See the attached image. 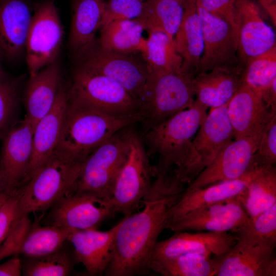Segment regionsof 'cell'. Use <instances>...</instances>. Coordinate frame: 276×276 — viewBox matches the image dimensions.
<instances>
[{
  "mask_svg": "<svg viewBox=\"0 0 276 276\" xmlns=\"http://www.w3.org/2000/svg\"><path fill=\"white\" fill-rule=\"evenodd\" d=\"M115 213L110 203L95 193L76 191L65 195L50 209L44 224L74 229L97 228Z\"/></svg>",
  "mask_w": 276,
  "mask_h": 276,
  "instance_id": "4fadbf2b",
  "label": "cell"
},
{
  "mask_svg": "<svg viewBox=\"0 0 276 276\" xmlns=\"http://www.w3.org/2000/svg\"><path fill=\"white\" fill-rule=\"evenodd\" d=\"M22 275L24 276L69 275L78 263L74 250L64 246L52 253L37 257L22 256Z\"/></svg>",
  "mask_w": 276,
  "mask_h": 276,
  "instance_id": "836d02e7",
  "label": "cell"
},
{
  "mask_svg": "<svg viewBox=\"0 0 276 276\" xmlns=\"http://www.w3.org/2000/svg\"><path fill=\"white\" fill-rule=\"evenodd\" d=\"M147 76L139 100L144 130L189 108L195 96L194 76L170 72L147 63Z\"/></svg>",
  "mask_w": 276,
  "mask_h": 276,
  "instance_id": "277c9868",
  "label": "cell"
},
{
  "mask_svg": "<svg viewBox=\"0 0 276 276\" xmlns=\"http://www.w3.org/2000/svg\"><path fill=\"white\" fill-rule=\"evenodd\" d=\"M276 164V112L265 124L254 154L251 166L261 168L275 166Z\"/></svg>",
  "mask_w": 276,
  "mask_h": 276,
  "instance_id": "74e56055",
  "label": "cell"
},
{
  "mask_svg": "<svg viewBox=\"0 0 276 276\" xmlns=\"http://www.w3.org/2000/svg\"><path fill=\"white\" fill-rule=\"evenodd\" d=\"M250 219L236 197L196 209L168 224L174 232L206 231L234 233Z\"/></svg>",
  "mask_w": 276,
  "mask_h": 276,
  "instance_id": "e0dca14e",
  "label": "cell"
},
{
  "mask_svg": "<svg viewBox=\"0 0 276 276\" xmlns=\"http://www.w3.org/2000/svg\"><path fill=\"white\" fill-rule=\"evenodd\" d=\"M183 2L176 0H146L136 19L148 32L159 31L173 42L182 21Z\"/></svg>",
  "mask_w": 276,
  "mask_h": 276,
  "instance_id": "4dcf8cb0",
  "label": "cell"
},
{
  "mask_svg": "<svg viewBox=\"0 0 276 276\" xmlns=\"http://www.w3.org/2000/svg\"><path fill=\"white\" fill-rule=\"evenodd\" d=\"M120 222L110 229H73L68 242L73 247L78 263L84 267L91 276L102 275L108 267L113 252L116 234Z\"/></svg>",
  "mask_w": 276,
  "mask_h": 276,
  "instance_id": "44dd1931",
  "label": "cell"
},
{
  "mask_svg": "<svg viewBox=\"0 0 276 276\" xmlns=\"http://www.w3.org/2000/svg\"><path fill=\"white\" fill-rule=\"evenodd\" d=\"M197 7L202 25L203 50L195 76L218 68L242 67L231 25L206 11L197 2Z\"/></svg>",
  "mask_w": 276,
  "mask_h": 276,
  "instance_id": "2e32d148",
  "label": "cell"
},
{
  "mask_svg": "<svg viewBox=\"0 0 276 276\" xmlns=\"http://www.w3.org/2000/svg\"><path fill=\"white\" fill-rule=\"evenodd\" d=\"M104 0H72L68 47L73 55L93 43L100 28Z\"/></svg>",
  "mask_w": 276,
  "mask_h": 276,
  "instance_id": "83f0119b",
  "label": "cell"
},
{
  "mask_svg": "<svg viewBox=\"0 0 276 276\" xmlns=\"http://www.w3.org/2000/svg\"><path fill=\"white\" fill-rule=\"evenodd\" d=\"M21 270V259L18 255L0 264V276H20L22 275Z\"/></svg>",
  "mask_w": 276,
  "mask_h": 276,
  "instance_id": "ee69618b",
  "label": "cell"
},
{
  "mask_svg": "<svg viewBox=\"0 0 276 276\" xmlns=\"http://www.w3.org/2000/svg\"><path fill=\"white\" fill-rule=\"evenodd\" d=\"M67 100V88L62 83L52 108L34 128L32 154L27 182L54 152L60 136Z\"/></svg>",
  "mask_w": 276,
  "mask_h": 276,
  "instance_id": "7402d4cb",
  "label": "cell"
},
{
  "mask_svg": "<svg viewBox=\"0 0 276 276\" xmlns=\"http://www.w3.org/2000/svg\"><path fill=\"white\" fill-rule=\"evenodd\" d=\"M227 105L211 108L192 140L195 178L235 139Z\"/></svg>",
  "mask_w": 276,
  "mask_h": 276,
  "instance_id": "ac0fdd59",
  "label": "cell"
},
{
  "mask_svg": "<svg viewBox=\"0 0 276 276\" xmlns=\"http://www.w3.org/2000/svg\"><path fill=\"white\" fill-rule=\"evenodd\" d=\"M208 107L197 99L188 108L144 130L149 156L157 155L154 173L173 177L183 185L194 180L192 140L206 117Z\"/></svg>",
  "mask_w": 276,
  "mask_h": 276,
  "instance_id": "7a4b0ae2",
  "label": "cell"
},
{
  "mask_svg": "<svg viewBox=\"0 0 276 276\" xmlns=\"http://www.w3.org/2000/svg\"><path fill=\"white\" fill-rule=\"evenodd\" d=\"M269 16L274 26H276V0H255Z\"/></svg>",
  "mask_w": 276,
  "mask_h": 276,
  "instance_id": "f6af8a7d",
  "label": "cell"
},
{
  "mask_svg": "<svg viewBox=\"0 0 276 276\" xmlns=\"http://www.w3.org/2000/svg\"><path fill=\"white\" fill-rule=\"evenodd\" d=\"M73 56L75 66L107 77L139 100L147 78V63L132 54L103 50L97 39Z\"/></svg>",
  "mask_w": 276,
  "mask_h": 276,
  "instance_id": "30bf717a",
  "label": "cell"
},
{
  "mask_svg": "<svg viewBox=\"0 0 276 276\" xmlns=\"http://www.w3.org/2000/svg\"><path fill=\"white\" fill-rule=\"evenodd\" d=\"M68 96L104 112L117 116L140 112L139 99L107 77L75 66Z\"/></svg>",
  "mask_w": 276,
  "mask_h": 276,
  "instance_id": "9c48e42d",
  "label": "cell"
},
{
  "mask_svg": "<svg viewBox=\"0 0 276 276\" xmlns=\"http://www.w3.org/2000/svg\"><path fill=\"white\" fill-rule=\"evenodd\" d=\"M235 6L234 36L243 68L250 58L275 47V35L263 18L255 0H235Z\"/></svg>",
  "mask_w": 276,
  "mask_h": 276,
  "instance_id": "5bb4252c",
  "label": "cell"
},
{
  "mask_svg": "<svg viewBox=\"0 0 276 276\" xmlns=\"http://www.w3.org/2000/svg\"><path fill=\"white\" fill-rule=\"evenodd\" d=\"M243 68H218L194 77L197 100L211 108L223 106L243 84Z\"/></svg>",
  "mask_w": 276,
  "mask_h": 276,
  "instance_id": "484cf974",
  "label": "cell"
},
{
  "mask_svg": "<svg viewBox=\"0 0 276 276\" xmlns=\"http://www.w3.org/2000/svg\"><path fill=\"white\" fill-rule=\"evenodd\" d=\"M175 232L170 238L158 241L151 260L168 259L188 253L219 256L227 251L236 242L235 236L228 232Z\"/></svg>",
  "mask_w": 276,
  "mask_h": 276,
  "instance_id": "d6986e66",
  "label": "cell"
},
{
  "mask_svg": "<svg viewBox=\"0 0 276 276\" xmlns=\"http://www.w3.org/2000/svg\"><path fill=\"white\" fill-rule=\"evenodd\" d=\"M276 110L266 106L261 98L244 84L227 103V113L235 139L261 130Z\"/></svg>",
  "mask_w": 276,
  "mask_h": 276,
  "instance_id": "603a6c76",
  "label": "cell"
},
{
  "mask_svg": "<svg viewBox=\"0 0 276 276\" xmlns=\"http://www.w3.org/2000/svg\"><path fill=\"white\" fill-rule=\"evenodd\" d=\"M151 271L164 276H214L213 257L188 253L171 258L152 260Z\"/></svg>",
  "mask_w": 276,
  "mask_h": 276,
  "instance_id": "1f68e13d",
  "label": "cell"
},
{
  "mask_svg": "<svg viewBox=\"0 0 276 276\" xmlns=\"http://www.w3.org/2000/svg\"><path fill=\"white\" fill-rule=\"evenodd\" d=\"M83 164L69 163L53 154L20 188L19 215L44 213L75 192Z\"/></svg>",
  "mask_w": 276,
  "mask_h": 276,
  "instance_id": "5b68a950",
  "label": "cell"
},
{
  "mask_svg": "<svg viewBox=\"0 0 276 276\" xmlns=\"http://www.w3.org/2000/svg\"><path fill=\"white\" fill-rule=\"evenodd\" d=\"M129 148L126 160L116 180L109 203L115 213L129 215L149 192L154 175L141 136L128 128Z\"/></svg>",
  "mask_w": 276,
  "mask_h": 276,
  "instance_id": "52a82bcc",
  "label": "cell"
},
{
  "mask_svg": "<svg viewBox=\"0 0 276 276\" xmlns=\"http://www.w3.org/2000/svg\"><path fill=\"white\" fill-rule=\"evenodd\" d=\"M263 129L234 139L227 144L212 163L185 190L201 188L219 181L235 179L244 175L251 168L253 156Z\"/></svg>",
  "mask_w": 276,
  "mask_h": 276,
  "instance_id": "9a60e30c",
  "label": "cell"
},
{
  "mask_svg": "<svg viewBox=\"0 0 276 276\" xmlns=\"http://www.w3.org/2000/svg\"><path fill=\"white\" fill-rule=\"evenodd\" d=\"M8 195H9L8 194L4 192L0 196V207L1 206L3 202L5 201Z\"/></svg>",
  "mask_w": 276,
  "mask_h": 276,
  "instance_id": "7dc6e473",
  "label": "cell"
},
{
  "mask_svg": "<svg viewBox=\"0 0 276 276\" xmlns=\"http://www.w3.org/2000/svg\"><path fill=\"white\" fill-rule=\"evenodd\" d=\"M242 79L243 84L262 100L276 80V47L248 60L243 67Z\"/></svg>",
  "mask_w": 276,
  "mask_h": 276,
  "instance_id": "e575fe53",
  "label": "cell"
},
{
  "mask_svg": "<svg viewBox=\"0 0 276 276\" xmlns=\"http://www.w3.org/2000/svg\"><path fill=\"white\" fill-rule=\"evenodd\" d=\"M59 59L30 77L26 85L24 99L26 116L33 129L52 108L62 84Z\"/></svg>",
  "mask_w": 276,
  "mask_h": 276,
  "instance_id": "cb8c5ba5",
  "label": "cell"
},
{
  "mask_svg": "<svg viewBox=\"0 0 276 276\" xmlns=\"http://www.w3.org/2000/svg\"><path fill=\"white\" fill-rule=\"evenodd\" d=\"M20 188L9 195L0 207V245L19 216Z\"/></svg>",
  "mask_w": 276,
  "mask_h": 276,
  "instance_id": "b9f144b4",
  "label": "cell"
},
{
  "mask_svg": "<svg viewBox=\"0 0 276 276\" xmlns=\"http://www.w3.org/2000/svg\"><path fill=\"white\" fill-rule=\"evenodd\" d=\"M19 97L18 79L10 77L0 81V140L17 122Z\"/></svg>",
  "mask_w": 276,
  "mask_h": 276,
  "instance_id": "8d00e7d4",
  "label": "cell"
},
{
  "mask_svg": "<svg viewBox=\"0 0 276 276\" xmlns=\"http://www.w3.org/2000/svg\"><path fill=\"white\" fill-rule=\"evenodd\" d=\"M142 200V210L124 216L116 232L113 256L105 276H133L150 273L154 246L166 229L173 210L185 190L156 174Z\"/></svg>",
  "mask_w": 276,
  "mask_h": 276,
  "instance_id": "6da1fadb",
  "label": "cell"
},
{
  "mask_svg": "<svg viewBox=\"0 0 276 276\" xmlns=\"http://www.w3.org/2000/svg\"><path fill=\"white\" fill-rule=\"evenodd\" d=\"M63 38V27L54 1L45 0L37 4L25 50L30 77L59 59Z\"/></svg>",
  "mask_w": 276,
  "mask_h": 276,
  "instance_id": "8fae6325",
  "label": "cell"
},
{
  "mask_svg": "<svg viewBox=\"0 0 276 276\" xmlns=\"http://www.w3.org/2000/svg\"><path fill=\"white\" fill-rule=\"evenodd\" d=\"M141 113L111 114L70 98L54 154L71 163H83L114 134L141 120Z\"/></svg>",
  "mask_w": 276,
  "mask_h": 276,
  "instance_id": "3957f363",
  "label": "cell"
},
{
  "mask_svg": "<svg viewBox=\"0 0 276 276\" xmlns=\"http://www.w3.org/2000/svg\"><path fill=\"white\" fill-rule=\"evenodd\" d=\"M206 11L225 21L235 31V0H196Z\"/></svg>",
  "mask_w": 276,
  "mask_h": 276,
  "instance_id": "7bdbcfd3",
  "label": "cell"
},
{
  "mask_svg": "<svg viewBox=\"0 0 276 276\" xmlns=\"http://www.w3.org/2000/svg\"><path fill=\"white\" fill-rule=\"evenodd\" d=\"M148 33L145 50L142 53L147 63L170 72L183 71L182 59L176 51L173 42L169 37L159 31Z\"/></svg>",
  "mask_w": 276,
  "mask_h": 276,
  "instance_id": "d590c367",
  "label": "cell"
},
{
  "mask_svg": "<svg viewBox=\"0 0 276 276\" xmlns=\"http://www.w3.org/2000/svg\"><path fill=\"white\" fill-rule=\"evenodd\" d=\"M183 9L182 21L174 37L173 45L182 59L183 71L194 77L203 50L202 25L196 0H186Z\"/></svg>",
  "mask_w": 276,
  "mask_h": 276,
  "instance_id": "4316f807",
  "label": "cell"
},
{
  "mask_svg": "<svg viewBox=\"0 0 276 276\" xmlns=\"http://www.w3.org/2000/svg\"><path fill=\"white\" fill-rule=\"evenodd\" d=\"M247 226L257 236L276 240V203L250 219Z\"/></svg>",
  "mask_w": 276,
  "mask_h": 276,
  "instance_id": "60d3db41",
  "label": "cell"
},
{
  "mask_svg": "<svg viewBox=\"0 0 276 276\" xmlns=\"http://www.w3.org/2000/svg\"><path fill=\"white\" fill-rule=\"evenodd\" d=\"M260 168L252 166L239 178L219 181L201 188L185 190L173 210L168 224L196 209L236 197Z\"/></svg>",
  "mask_w": 276,
  "mask_h": 276,
  "instance_id": "d4e9b609",
  "label": "cell"
},
{
  "mask_svg": "<svg viewBox=\"0 0 276 276\" xmlns=\"http://www.w3.org/2000/svg\"><path fill=\"white\" fill-rule=\"evenodd\" d=\"M72 229L62 226H41L32 223L23 241L19 255L37 257L57 251L68 241Z\"/></svg>",
  "mask_w": 276,
  "mask_h": 276,
  "instance_id": "d6a6232c",
  "label": "cell"
},
{
  "mask_svg": "<svg viewBox=\"0 0 276 276\" xmlns=\"http://www.w3.org/2000/svg\"><path fill=\"white\" fill-rule=\"evenodd\" d=\"M128 127L114 134L86 158L76 191L92 192L109 202L116 180L127 157Z\"/></svg>",
  "mask_w": 276,
  "mask_h": 276,
  "instance_id": "ba28073f",
  "label": "cell"
},
{
  "mask_svg": "<svg viewBox=\"0 0 276 276\" xmlns=\"http://www.w3.org/2000/svg\"><path fill=\"white\" fill-rule=\"evenodd\" d=\"M234 233L235 244L213 256L214 276H275L276 240L253 233L246 226Z\"/></svg>",
  "mask_w": 276,
  "mask_h": 276,
  "instance_id": "8992f818",
  "label": "cell"
},
{
  "mask_svg": "<svg viewBox=\"0 0 276 276\" xmlns=\"http://www.w3.org/2000/svg\"><path fill=\"white\" fill-rule=\"evenodd\" d=\"M34 129L25 116L4 135L0 154V186L10 195L27 181L32 154Z\"/></svg>",
  "mask_w": 276,
  "mask_h": 276,
  "instance_id": "7c38bea8",
  "label": "cell"
},
{
  "mask_svg": "<svg viewBox=\"0 0 276 276\" xmlns=\"http://www.w3.org/2000/svg\"><path fill=\"white\" fill-rule=\"evenodd\" d=\"M237 198L250 219L275 204V166L261 168Z\"/></svg>",
  "mask_w": 276,
  "mask_h": 276,
  "instance_id": "f546056e",
  "label": "cell"
},
{
  "mask_svg": "<svg viewBox=\"0 0 276 276\" xmlns=\"http://www.w3.org/2000/svg\"><path fill=\"white\" fill-rule=\"evenodd\" d=\"M33 13L27 0H0V50L3 59L13 62L25 56Z\"/></svg>",
  "mask_w": 276,
  "mask_h": 276,
  "instance_id": "ffe728a7",
  "label": "cell"
},
{
  "mask_svg": "<svg viewBox=\"0 0 276 276\" xmlns=\"http://www.w3.org/2000/svg\"><path fill=\"white\" fill-rule=\"evenodd\" d=\"M3 55L0 50V81L5 80L10 78L6 72L4 71L2 66Z\"/></svg>",
  "mask_w": 276,
  "mask_h": 276,
  "instance_id": "bcb514c9",
  "label": "cell"
},
{
  "mask_svg": "<svg viewBox=\"0 0 276 276\" xmlns=\"http://www.w3.org/2000/svg\"><path fill=\"white\" fill-rule=\"evenodd\" d=\"M100 30V37L97 40L102 49L125 54L144 52L145 30L136 19L116 20Z\"/></svg>",
  "mask_w": 276,
  "mask_h": 276,
  "instance_id": "f1b7e54d",
  "label": "cell"
},
{
  "mask_svg": "<svg viewBox=\"0 0 276 276\" xmlns=\"http://www.w3.org/2000/svg\"><path fill=\"white\" fill-rule=\"evenodd\" d=\"M32 224L29 216L19 215L0 245V261L9 257L19 256L23 241Z\"/></svg>",
  "mask_w": 276,
  "mask_h": 276,
  "instance_id": "ab89813d",
  "label": "cell"
},
{
  "mask_svg": "<svg viewBox=\"0 0 276 276\" xmlns=\"http://www.w3.org/2000/svg\"><path fill=\"white\" fill-rule=\"evenodd\" d=\"M5 192L4 191L3 189H2V188L1 187V186H0V196L3 194Z\"/></svg>",
  "mask_w": 276,
  "mask_h": 276,
  "instance_id": "c3c4849f",
  "label": "cell"
},
{
  "mask_svg": "<svg viewBox=\"0 0 276 276\" xmlns=\"http://www.w3.org/2000/svg\"><path fill=\"white\" fill-rule=\"evenodd\" d=\"M145 0H108L105 2L100 28L119 19H135L142 13Z\"/></svg>",
  "mask_w": 276,
  "mask_h": 276,
  "instance_id": "f35d334b",
  "label": "cell"
},
{
  "mask_svg": "<svg viewBox=\"0 0 276 276\" xmlns=\"http://www.w3.org/2000/svg\"><path fill=\"white\" fill-rule=\"evenodd\" d=\"M146 1V0H145ZM176 1H180V2H184L186 0H176Z\"/></svg>",
  "mask_w": 276,
  "mask_h": 276,
  "instance_id": "681fc988",
  "label": "cell"
}]
</instances>
